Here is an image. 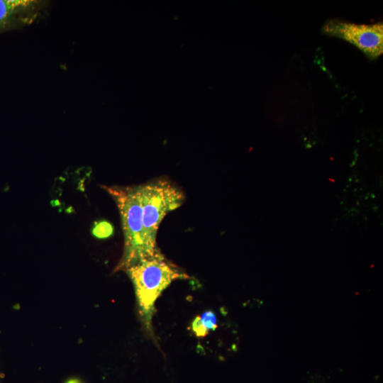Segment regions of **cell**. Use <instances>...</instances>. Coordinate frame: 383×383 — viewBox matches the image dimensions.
I'll list each match as a JSON object with an SVG mask.
<instances>
[{
	"label": "cell",
	"mask_w": 383,
	"mask_h": 383,
	"mask_svg": "<svg viewBox=\"0 0 383 383\" xmlns=\"http://www.w3.org/2000/svg\"><path fill=\"white\" fill-rule=\"evenodd\" d=\"M124 270L133 284L140 313L148 329H151L155 302L163 290L172 281L189 277L160 251L134 262Z\"/></svg>",
	"instance_id": "obj_1"
},
{
	"label": "cell",
	"mask_w": 383,
	"mask_h": 383,
	"mask_svg": "<svg viewBox=\"0 0 383 383\" xmlns=\"http://www.w3.org/2000/svg\"><path fill=\"white\" fill-rule=\"evenodd\" d=\"M118 208L124 236V251L117 270H124L134 262L150 257L145 241L142 218L140 185L104 187Z\"/></svg>",
	"instance_id": "obj_2"
},
{
	"label": "cell",
	"mask_w": 383,
	"mask_h": 383,
	"mask_svg": "<svg viewBox=\"0 0 383 383\" xmlns=\"http://www.w3.org/2000/svg\"><path fill=\"white\" fill-rule=\"evenodd\" d=\"M143 226L146 244L152 252L159 251L157 234L167 213L179 207L185 196L167 179H159L140 184Z\"/></svg>",
	"instance_id": "obj_3"
},
{
	"label": "cell",
	"mask_w": 383,
	"mask_h": 383,
	"mask_svg": "<svg viewBox=\"0 0 383 383\" xmlns=\"http://www.w3.org/2000/svg\"><path fill=\"white\" fill-rule=\"evenodd\" d=\"M323 34L343 39L359 48L370 60H374L383 52V23L357 24L339 19L326 21L321 28Z\"/></svg>",
	"instance_id": "obj_4"
},
{
	"label": "cell",
	"mask_w": 383,
	"mask_h": 383,
	"mask_svg": "<svg viewBox=\"0 0 383 383\" xmlns=\"http://www.w3.org/2000/svg\"><path fill=\"white\" fill-rule=\"evenodd\" d=\"M49 5L46 0H0V35L32 25Z\"/></svg>",
	"instance_id": "obj_5"
},
{
	"label": "cell",
	"mask_w": 383,
	"mask_h": 383,
	"mask_svg": "<svg viewBox=\"0 0 383 383\" xmlns=\"http://www.w3.org/2000/svg\"><path fill=\"white\" fill-rule=\"evenodd\" d=\"M113 231V226L110 222L101 220L94 222L91 233L97 238L104 239L111 236Z\"/></svg>",
	"instance_id": "obj_6"
},
{
	"label": "cell",
	"mask_w": 383,
	"mask_h": 383,
	"mask_svg": "<svg viewBox=\"0 0 383 383\" xmlns=\"http://www.w3.org/2000/svg\"><path fill=\"white\" fill-rule=\"evenodd\" d=\"M200 318L203 325L209 331H214L217 328L216 318L211 311H205Z\"/></svg>",
	"instance_id": "obj_7"
},
{
	"label": "cell",
	"mask_w": 383,
	"mask_h": 383,
	"mask_svg": "<svg viewBox=\"0 0 383 383\" xmlns=\"http://www.w3.org/2000/svg\"><path fill=\"white\" fill-rule=\"evenodd\" d=\"M192 329L198 337H204L209 331L203 325L200 316H196L192 323Z\"/></svg>",
	"instance_id": "obj_8"
},
{
	"label": "cell",
	"mask_w": 383,
	"mask_h": 383,
	"mask_svg": "<svg viewBox=\"0 0 383 383\" xmlns=\"http://www.w3.org/2000/svg\"><path fill=\"white\" fill-rule=\"evenodd\" d=\"M66 383H81V382L77 379H70Z\"/></svg>",
	"instance_id": "obj_9"
}]
</instances>
